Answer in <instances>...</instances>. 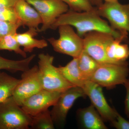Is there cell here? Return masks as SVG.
<instances>
[{
	"label": "cell",
	"instance_id": "obj_1",
	"mask_svg": "<svg viewBox=\"0 0 129 129\" xmlns=\"http://www.w3.org/2000/svg\"><path fill=\"white\" fill-rule=\"evenodd\" d=\"M68 25L76 28V33L83 38L86 34L92 31L109 33L115 38L127 41L128 36L113 29L108 23L99 16L97 11L77 12L71 10L62 14L52 25L51 29H56L60 25Z\"/></svg>",
	"mask_w": 129,
	"mask_h": 129
},
{
	"label": "cell",
	"instance_id": "obj_2",
	"mask_svg": "<svg viewBox=\"0 0 129 129\" xmlns=\"http://www.w3.org/2000/svg\"><path fill=\"white\" fill-rule=\"evenodd\" d=\"M38 67L43 89L62 92L74 86L60 73L57 67L53 65L54 57L48 53L38 56Z\"/></svg>",
	"mask_w": 129,
	"mask_h": 129
},
{
	"label": "cell",
	"instance_id": "obj_3",
	"mask_svg": "<svg viewBox=\"0 0 129 129\" xmlns=\"http://www.w3.org/2000/svg\"><path fill=\"white\" fill-rule=\"evenodd\" d=\"M57 28L59 35L58 39L51 37L47 39L53 50L73 58L78 57L84 50L83 38L75 32L70 25H61Z\"/></svg>",
	"mask_w": 129,
	"mask_h": 129
},
{
	"label": "cell",
	"instance_id": "obj_4",
	"mask_svg": "<svg viewBox=\"0 0 129 129\" xmlns=\"http://www.w3.org/2000/svg\"><path fill=\"white\" fill-rule=\"evenodd\" d=\"M32 119L12 96L0 103V129H29Z\"/></svg>",
	"mask_w": 129,
	"mask_h": 129
},
{
	"label": "cell",
	"instance_id": "obj_5",
	"mask_svg": "<svg viewBox=\"0 0 129 129\" xmlns=\"http://www.w3.org/2000/svg\"><path fill=\"white\" fill-rule=\"evenodd\" d=\"M128 64L100 63L90 80L108 89L123 85L129 75Z\"/></svg>",
	"mask_w": 129,
	"mask_h": 129
},
{
	"label": "cell",
	"instance_id": "obj_6",
	"mask_svg": "<svg viewBox=\"0 0 129 129\" xmlns=\"http://www.w3.org/2000/svg\"><path fill=\"white\" fill-rule=\"evenodd\" d=\"M97 11L99 16L108 21L113 29L128 36L129 34V3L122 5L118 1L104 2L101 6L97 8Z\"/></svg>",
	"mask_w": 129,
	"mask_h": 129
},
{
	"label": "cell",
	"instance_id": "obj_7",
	"mask_svg": "<svg viewBox=\"0 0 129 129\" xmlns=\"http://www.w3.org/2000/svg\"><path fill=\"white\" fill-rule=\"evenodd\" d=\"M39 13L42 23L39 32L51 29L52 25L62 14L69 10L68 5L62 0H27Z\"/></svg>",
	"mask_w": 129,
	"mask_h": 129
},
{
	"label": "cell",
	"instance_id": "obj_8",
	"mask_svg": "<svg viewBox=\"0 0 129 129\" xmlns=\"http://www.w3.org/2000/svg\"><path fill=\"white\" fill-rule=\"evenodd\" d=\"M43 89L39 67L35 65L23 72L12 97L21 106L26 99Z\"/></svg>",
	"mask_w": 129,
	"mask_h": 129
},
{
	"label": "cell",
	"instance_id": "obj_9",
	"mask_svg": "<svg viewBox=\"0 0 129 129\" xmlns=\"http://www.w3.org/2000/svg\"><path fill=\"white\" fill-rule=\"evenodd\" d=\"M114 38L112 35L106 32H88L83 37L84 50L99 63H110L106 56V49Z\"/></svg>",
	"mask_w": 129,
	"mask_h": 129
},
{
	"label": "cell",
	"instance_id": "obj_10",
	"mask_svg": "<svg viewBox=\"0 0 129 129\" xmlns=\"http://www.w3.org/2000/svg\"><path fill=\"white\" fill-rule=\"evenodd\" d=\"M86 96L82 88L73 86L62 92L50 111L54 124L64 125L67 115L76 100Z\"/></svg>",
	"mask_w": 129,
	"mask_h": 129
},
{
	"label": "cell",
	"instance_id": "obj_11",
	"mask_svg": "<svg viewBox=\"0 0 129 129\" xmlns=\"http://www.w3.org/2000/svg\"><path fill=\"white\" fill-rule=\"evenodd\" d=\"M102 88L91 81L86 80L81 88L104 121L111 123L116 118L118 112L108 103Z\"/></svg>",
	"mask_w": 129,
	"mask_h": 129
},
{
	"label": "cell",
	"instance_id": "obj_12",
	"mask_svg": "<svg viewBox=\"0 0 129 129\" xmlns=\"http://www.w3.org/2000/svg\"><path fill=\"white\" fill-rule=\"evenodd\" d=\"M62 92L41 90L26 99L21 107L32 117L53 106Z\"/></svg>",
	"mask_w": 129,
	"mask_h": 129
},
{
	"label": "cell",
	"instance_id": "obj_13",
	"mask_svg": "<svg viewBox=\"0 0 129 129\" xmlns=\"http://www.w3.org/2000/svg\"><path fill=\"white\" fill-rule=\"evenodd\" d=\"M14 7L22 26L35 28L39 31V26L42 23V21L34 8L25 0H18Z\"/></svg>",
	"mask_w": 129,
	"mask_h": 129
},
{
	"label": "cell",
	"instance_id": "obj_14",
	"mask_svg": "<svg viewBox=\"0 0 129 129\" xmlns=\"http://www.w3.org/2000/svg\"><path fill=\"white\" fill-rule=\"evenodd\" d=\"M78 118L82 127L86 129H107L104 120L93 105L80 109Z\"/></svg>",
	"mask_w": 129,
	"mask_h": 129
},
{
	"label": "cell",
	"instance_id": "obj_15",
	"mask_svg": "<svg viewBox=\"0 0 129 129\" xmlns=\"http://www.w3.org/2000/svg\"><path fill=\"white\" fill-rule=\"evenodd\" d=\"M123 40L114 38L107 46L106 55L110 63L122 64L127 63L129 57V47L127 44H122Z\"/></svg>",
	"mask_w": 129,
	"mask_h": 129
},
{
	"label": "cell",
	"instance_id": "obj_16",
	"mask_svg": "<svg viewBox=\"0 0 129 129\" xmlns=\"http://www.w3.org/2000/svg\"><path fill=\"white\" fill-rule=\"evenodd\" d=\"M38 33V29L29 28L26 32L15 34L17 41L21 47H23V50L26 53L32 52L34 48L43 49L48 46V42L45 40H39L35 38Z\"/></svg>",
	"mask_w": 129,
	"mask_h": 129
},
{
	"label": "cell",
	"instance_id": "obj_17",
	"mask_svg": "<svg viewBox=\"0 0 129 129\" xmlns=\"http://www.w3.org/2000/svg\"><path fill=\"white\" fill-rule=\"evenodd\" d=\"M63 76L74 86L82 88L86 81L83 79L79 69L78 58H73L65 66L57 67Z\"/></svg>",
	"mask_w": 129,
	"mask_h": 129
},
{
	"label": "cell",
	"instance_id": "obj_18",
	"mask_svg": "<svg viewBox=\"0 0 129 129\" xmlns=\"http://www.w3.org/2000/svg\"><path fill=\"white\" fill-rule=\"evenodd\" d=\"M79 69L83 79L90 80L100 63L83 50L78 57Z\"/></svg>",
	"mask_w": 129,
	"mask_h": 129
},
{
	"label": "cell",
	"instance_id": "obj_19",
	"mask_svg": "<svg viewBox=\"0 0 129 129\" xmlns=\"http://www.w3.org/2000/svg\"><path fill=\"white\" fill-rule=\"evenodd\" d=\"M35 54L21 60L7 59L0 56V70H6L12 72H23L29 68V65L35 57Z\"/></svg>",
	"mask_w": 129,
	"mask_h": 129
},
{
	"label": "cell",
	"instance_id": "obj_20",
	"mask_svg": "<svg viewBox=\"0 0 129 129\" xmlns=\"http://www.w3.org/2000/svg\"><path fill=\"white\" fill-rule=\"evenodd\" d=\"M20 79L4 72H0V103L12 96Z\"/></svg>",
	"mask_w": 129,
	"mask_h": 129
},
{
	"label": "cell",
	"instance_id": "obj_21",
	"mask_svg": "<svg viewBox=\"0 0 129 129\" xmlns=\"http://www.w3.org/2000/svg\"><path fill=\"white\" fill-rule=\"evenodd\" d=\"M30 127L33 129H55V124L49 109L32 117Z\"/></svg>",
	"mask_w": 129,
	"mask_h": 129
},
{
	"label": "cell",
	"instance_id": "obj_22",
	"mask_svg": "<svg viewBox=\"0 0 129 129\" xmlns=\"http://www.w3.org/2000/svg\"><path fill=\"white\" fill-rule=\"evenodd\" d=\"M15 34L8 35L0 39V50H5L14 51L24 58H26L27 54L21 48V46L17 41Z\"/></svg>",
	"mask_w": 129,
	"mask_h": 129
},
{
	"label": "cell",
	"instance_id": "obj_23",
	"mask_svg": "<svg viewBox=\"0 0 129 129\" xmlns=\"http://www.w3.org/2000/svg\"><path fill=\"white\" fill-rule=\"evenodd\" d=\"M74 11L83 12L93 11L96 8L94 7L88 0H62Z\"/></svg>",
	"mask_w": 129,
	"mask_h": 129
},
{
	"label": "cell",
	"instance_id": "obj_24",
	"mask_svg": "<svg viewBox=\"0 0 129 129\" xmlns=\"http://www.w3.org/2000/svg\"><path fill=\"white\" fill-rule=\"evenodd\" d=\"M0 21L18 24L22 26L14 7L0 8Z\"/></svg>",
	"mask_w": 129,
	"mask_h": 129
},
{
	"label": "cell",
	"instance_id": "obj_25",
	"mask_svg": "<svg viewBox=\"0 0 129 129\" xmlns=\"http://www.w3.org/2000/svg\"><path fill=\"white\" fill-rule=\"evenodd\" d=\"M21 26L18 24L0 21V39L8 35L16 34Z\"/></svg>",
	"mask_w": 129,
	"mask_h": 129
},
{
	"label": "cell",
	"instance_id": "obj_26",
	"mask_svg": "<svg viewBox=\"0 0 129 129\" xmlns=\"http://www.w3.org/2000/svg\"><path fill=\"white\" fill-rule=\"evenodd\" d=\"M111 123L113 127L117 129H129V121L122 117L118 113L115 120Z\"/></svg>",
	"mask_w": 129,
	"mask_h": 129
},
{
	"label": "cell",
	"instance_id": "obj_27",
	"mask_svg": "<svg viewBox=\"0 0 129 129\" xmlns=\"http://www.w3.org/2000/svg\"><path fill=\"white\" fill-rule=\"evenodd\" d=\"M124 85L126 89V94L124 101L125 112V114L129 113V79H127L124 83Z\"/></svg>",
	"mask_w": 129,
	"mask_h": 129
},
{
	"label": "cell",
	"instance_id": "obj_28",
	"mask_svg": "<svg viewBox=\"0 0 129 129\" xmlns=\"http://www.w3.org/2000/svg\"><path fill=\"white\" fill-rule=\"evenodd\" d=\"M18 0H0V8L14 7Z\"/></svg>",
	"mask_w": 129,
	"mask_h": 129
},
{
	"label": "cell",
	"instance_id": "obj_29",
	"mask_svg": "<svg viewBox=\"0 0 129 129\" xmlns=\"http://www.w3.org/2000/svg\"><path fill=\"white\" fill-rule=\"evenodd\" d=\"M92 6H95L96 7H99L103 3V0H88Z\"/></svg>",
	"mask_w": 129,
	"mask_h": 129
},
{
	"label": "cell",
	"instance_id": "obj_30",
	"mask_svg": "<svg viewBox=\"0 0 129 129\" xmlns=\"http://www.w3.org/2000/svg\"><path fill=\"white\" fill-rule=\"evenodd\" d=\"M104 2H112L116 1H118V0H103Z\"/></svg>",
	"mask_w": 129,
	"mask_h": 129
},
{
	"label": "cell",
	"instance_id": "obj_31",
	"mask_svg": "<svg viewBox=\"0 0 129 129\" xmlns=\"http://www.w3.org/2000/svg\"><path fill=\"white\" fill-rule=\"evenodd\" d=\"M126 115H127V117H128L129 118V113H128V114H126Z\"/></svg>",
	"mask_w": 129,
	"mask_h": 129
},
{
	"label": "cell",
	"instance_id": "obj_32",
	"mask_svg": "<svg viewBox=\"0 0 129 129\" xmlns=\"http://www.w3.org/2000/svg\"><path fill=\"white\" fill-rule=\"evenodd\" d=\"M25 1H27V0H25Z\"/></svg>",
	"mask_w": 129,
	"mask_h": 129
}]
</instances>
